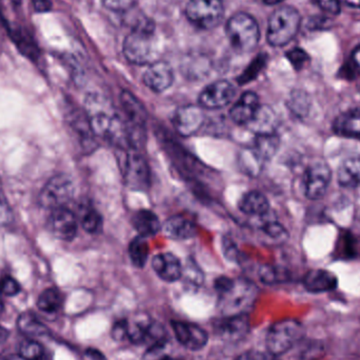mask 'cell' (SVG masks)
I'll return each instance as SVG.
<instances>
[{
	"instance_id": "obj_1",
	"label": "cell",
	"mask_w": 360,
	"mask_h": 360,
	"mask_svg": "<svg viewBox=\"0 0 360 360\" xmlns=\"http://www.w3.org/2000/svg\"><path fill=\"white\" fill-rule=\"evenodd\" d=\"M218 308L224 317L247 315L257 297V287L245 278L220 277L216 281Z\"/></svg>"
},
{
	"instance_id": "obj_2",
	"label": "cell",
	"mask_w": 360,
	"mask_h": 360,
	"mask_svg": "<svg viewBox=\"0 0 360 360\" xmlns=\"http://www.w3.org/2000/svg\"><path fill=\"white\" fill-rule=\"evenodd\" d=\"M154 44V25L146 20L136 25L124 39V56L134 65H147L155 53Z\"/></svg>"
},
{
	"instance_id": "obj_3",
	"label": "cell",
	"mask_w": 360,
	"mask_h": 360,
	"mask_svg": "<svg viewBox=\"0 0 360 360\" xmlns=\"http://www.w3.org/2000/svg\"><path fill=\"white\" fill-rule=\"evenodd\" d=\"M300 15L291 6L277 8L271 15L268 25V41L274 46L289 44L300 27Z\"/></svg>"
},
{
	"instance_id": "obj_4",
	"label": "cell",
	"mask_w": 360,
	"mask_h": 360,
	"mask_svg": "<svg viewBox=\"0 0 360 360\" xmlns=\"http://www.w3.org/2000/svg\"><path fill=\"white\" fill-rule=\"evenodd\" d=\"M120 103L126 118L124 124L128 132L129 146L137 149L145 143L147 111L143 103L128 91H124L120 95Z\"/></svg>"
},
{
	"instance_id": "obj_5",
	"label": "cell",
	"mask_w": 360,
	"mask_h": 360,
	"mask_svg": "<svg viewBox=\"0 0 360 360\" xmlns=\"http://www.w3.org/2000/svg\"><path fill=\"white\" fill-rule=\"evenodd\" d=\"M231 44L239 52H251L257 46L260 32L257 22L245 13L235 14L226 25Z\"/></svg>"
},
{
	"instance_id": "obj_6",
	"label": "cell",
	"mask_w": 360,
	"mask_h": 360,
	"mask_svg": "<svg viewBox=\"0 0 360 360\" xmlns=\"http://www.w3.org/2000/svg\"><path fill=\"white\" fill-rule=\"evenodd\" d=\"M304 335V328L295 319L277 321L269 330L266 348L273 356L285 354L291 350Z\"/></svg>"
},
{
	"instance_id": "obj_7",
	"label": "cell",
	"mask_w": 360,
	"mask_h": 360,
	"mask_svg": "<svg viewBox=\"0 0 360 360\" xmlns=\"http://www.w3.org/2000/svg\"><path fill=\"white\" fill-rule=\"evenodd\" d=\"M120 149V171L127 186L132 190H146L150 184V170L145 158L133 148Z\"/></svg>"
},
{
	"instance_id": "obj_8",
	"label": "cell",
	"mask_w": 360,
	"mask_h": 360,
	"mask_svg": "<svg viewBox=\"0 0 360 360\" xmlns=\"http://www.w3.org/2000/svg\"><path fill=\"white\" fill-rule=\"evenodd\" d=\"M75 186L71 177L65 174L52 177L40 193V203L46 209L52 210L63 207L73 198Z\"/></svg>"
},
{
	"instance_id": "obj_9",
	"label": "cell",
	"mask_w": 360,
	"mask_h": 360,
	"mask_svg": "<svg viewBox=\"0 0 360 360\" xmlns=\"http://www.w3.org/2000/svg\"><path fill=\"white\" fill-rule=\"evenodd\" d=\"M186 16L191 22L201 29L217 27L224 17V6L220 0H190Z\"/></svg>"
},
{
	"instance_id": "obj_10",
	"label": "cell",
	"mask_w": 360,
	"mask_h": 360,
	"mask_svg": "<svg viewBox=\"0 0 360 360\" xmlns=\"http://www.w3.org/2000/svg\"><path fill=\"white\" fill-rule=\"evenodd\" d=\"M332 179L330 167L325 162L311 165L302 177V190L307 198L317 200L327 193Z\"/></svg>"
},
{
	"instance_id": "obj_11",
	"label": "cell",
	"mask_w": 360,
	"mask_h": 360,
	"mask_svg": "<svg viewBox=\"0 0 360 360\" xmlns=\"http://www.w3.org/2000/svg\"><path fill=\"white\" fill-rule=\"evenodd\" d=\"M236 94L234 86L226 80L213 82L201 92L199 103L205 109H221L228 105Z\"/></svg>"
},
{
	"instance_id": "obj_12",
	"label": "cell",
	"mask_w": 360,
	"mask_h": 360,
	"mask_svg": "<svg viewBox=\"0 0 360 360\" xmlns=\"http://www.w3.org/2000/svg\"><path fill=\"white\" fill-rule=\"evenodd\" d=\"M49 226L55 237L61 240L70 241L77 234V218L67 207H58L52 210L49 218Z\"/></svg>"
},
{
	"instance_id": "obj_13",
	"label": "cell",
	"mask_w": 360,
	"mask_h": 360,
	"mask_svg": "<svg viewBox=\"0 0 360 360\" xmlns=\"http://www.w3.org/2000/svg\"><path fill=\"white\" fill-rule=\"evenodd\" d=\"M205 122L202 108L199 105H188L179 108L173 118V124L177 132L182 136L195 134Z\"/></svg>"
},
{
	"instance_id": "obj_14",
	"label": "cell",
	"mask_w": 360,
	"mask_h": 360,
	"mask_svg": "<svg viewBox=\"0 0 360 360\" xmlns=\"http://www.w3.org/2000/svg\"><path fill=\"white\" fill-rule=\"evenodd\" d=\"M171 325L179 344L188 350L198 351L207 345L209 338L207 332L198 326L184 321H172Z\"/></svg>"
},
{
	"instance_id": "obj_15",
	"label": "cell",
	"mask_w": 360,
	"mask_h": 360,
	"mask_svg": "<svg viewBox=\"0 0 360 360\" xmlns=\"http://www.w3.org/2000/svg\"><path fill=\"white\" fill-rule=\"evenodd\" d=\"M174 75L172 68L165 61L152 63L143 75V82L150 90L162 93L168 90L173 84Z\"/></svg>"
},
{
	"instance_id": "obj_16",
	"label": "cell",
	"mask_w": 360,
	"mask_h": 360,
	"mask_svg": "<svg viewBox=\"0 0 360 360\" xmlns=\"http://www.w3.org/2000/svg\"><path fill=\"white\" fill-rule=\"evenodd\" d=\"M156 274L167 283H174L182 276V266L179 258L171 253H162L152 260Z\"/></svg>"
},
{
	"instance_id": "obj_17",
	"label": "cell",
	"mask_w": 360,
	"mask_h": 360,
	"mask_svg": "<svg viewBox=\"0 0 360 360\" xmlns=\"http://www.w3.org/2000/svg\"><path fill=\"white\" fill-rule=\"evenodd\" d=\"M249 331V321L247 315L224 317L216 326V332L222 340L236 342L243 338Z\"/></svg>"
},
{
	"instance_id": "obj_18",
	"label": "cell",
	"mask_w": 360,
	"mask_h": 360,
	"mask_svg": "<svg viewBox=\"0 0 360 360\" xmlns=\"http://www.w3.org/2000/svg\"><path fill=\"white\" fill-rule=\"evenodd\" d=\"M260 107L259 99L253 92H245L231 109L230 116L237 124H248Z\"/></svg>"
},
{
	"instance_id": "obj_19",
	"label": "cell",
	"mask_w": 360,
	"mask_h": 360,
	"mask_svg": "<svg viewBox=\"0 0 360 360\" xmlns=\"http://www.w3.org/2000/svg\"><path fill=\"white\" fill-rule=\"evenodd\" d=\"M277 124H278V120H277L274 110L268 105H260L255 115L247 126L257 136V135L275 134Z\"/></svg>"
},
{
	"instance_id": "obj_20",
	"label": "cell",
	"mask_w": 360,
	"mask_h": 360,
	"mask_svg": "<svg viewBox=\"0 0 360 360\" xmlns=\"http://www.w3.org/2000/svg\"><path fill=\"white\" fill-rule=\"evenodd\" d=\"M164 232L169 238L175 240H186L196 235L197 228L194 222L182 215L169 218L164 224Z\"/></svg>"
},
{
	"instance_id": "obj_21",
	"label": "cell",
	"mask_w": 360,
	"mask_h": 360,
	"mask_svg": "<svg viewBox=\"0 0 360 360\" xmlns=\"http://www.w3.org/2000/svg\"><path fill=\"white\" fill-rule=\"evenodd\" d=\"M304 285L309 292L323 293L338 287V277L327 270H313L304 276Z\"/></svg>"
},
{
	"instance_id": "obj_22",
	"label": "cell",
	"mask_w": 360,
	"mask_h": 360,
	"mask_svg": "<svg viewBox=\"0 0 360 360\" xmlns=\"http://www.w3.org/2000/svg\"><path fill=\"white\" fill-rule=\"evenodd\" d=\"M334 131L340 136L360 141V108L340 114L334 122Z\"/></svg>"
},
{
	"instance_id": "obj_23",
	"label": "cell",
	"mask_w": 360,
	"mask_h": 360,
	"mask_svg": "<svg viewBox=\"0 0 360 360\" xmlns=\"http://www.w3.org/2000/svg\"><path fill=\"white\" fill-rule=\"evenodd\" d=\"M238 207L243 213L258 216L266 215L270 209L268 199L258 191L245 193L241 197Z\"/></svg>"
},
{
	"instance_id": "obj_24",
	"label": "cell",
	"mask_w": 360,
	"mask_h": 360,
	"mask_svg": "<svg viewBox=\"0 0 360 360\" xmlns=\"http://www.w3.org/2000/svg\"><path fill=\"white\" fill-rule=\"evenodd\" d=\"M133 226L143 237L153 236L162 229L160 218L150 210H141L133 217Z\"/></svg>"
},
{
	"instance_id": "obj_25",
	"label": "cell",
	"mask_w": 360,
	"mask_h": 360,
	"mask_svg": "<svg viewBox=\"0 0 360 360\" xmlns=\"http://www.w3.org/2000/svg\"><path fill=\"white\" fill-rule=\"evenodd\" d=\"M338 182L345 188H356L360 186V156L345 160L338 172Z\"/></svg>"
},
{
	"instance_id": "obj_26",
	"label": "cell",
	"mask_w": 360,
	"mask_h": 360,
	"mask_svg": "<svg viewBox=\"0 0 360 360\" xmlns=\"http://www.w3.org/2000/svg\"><path fill=\"white\" fill-rule=\"evenodd\" d=\"M17 328L27 338H44L48 335L49 330L44 323L32 312H25L17 319Z\"/></svg>"
},
{
	"instance_id": "obj_27",
	"label": "cell",
	"mask_w": 360,
	"mask_h": 360,
	"mask_svg": "<svg viewBox=\"0 0 360 360\" xmlns=\"http://www.w3.org/2000/svg\"><path fill=\"white\" fill-rule=\"evenodd\" d=\"M239 164L245 173L252 176H256L262 172L266 162L252 147L241 151L240 155H239Z\"/></svg>"
},
{
	"instance_id": "obj_28",
	"label": "cell",
	"mask_w": 360,
	"mask_h": 360,
	"mask_svg": "<svg viewBox=\"0 0 360 360\" xmlns=\"http://www.w3.org/2000/svg\"><path fill=\"white\" fill-rule=\"evenodd\" d=\"M279 147V139L276 134L257 135L253 148L262 156L264 162L270 160Z\"/></svg>"
},
{
	"instance_id": "obj_29",
	"label": "cell",
	"mask_w": 360,
	"mask_h": 360,
	"mask_svg": "<svg viewBox=\"0 0 360 360\" xmlns=\"http://www.w3.org/2000/svg\"><path fill=\"white\" fill-rule=\"evenodd\" d=\"M63 304V295L55 288H49L40 294L37 300V307L42 312L54 313L60 309Z\"/></svg>"
},
{
	"instance_id": "obj_30",
	"label": "cell",
	"mask_w": 360,
	"mask_h": 360,
	"mask_svg": "<svg viewBox=\"0 0 360 360\" xmlns=\"http://www.w3.org/2000/svg\"><path fill=\"white\" fill-rule=\"evenodd\" d=\"M149 245H148L147 239H146V237L141 236V235L135 237L129 245L131 260L139 268L145 266L148 256H149Z\"/></svg>"
},
{
	"instance_id": "obj_31",
	"label": "cell",
	"mask_w": 360,
	"mask_h": 360,
	"mask_svg": "<svg viewBox=\"0 0 360 360\" xmlns=\"http://www.w3.org/2000/svg\"><path fill=\"white\" fill-rule=\"evenodd\" d=\"M288 273L285 269L278 266H262L259 270L260 281L266 285H275V283H283L288 279Z\"/></svg>"
},
{
	"instance_id": "obj_32",
	"label": "cell",
	"mask_w": 360,
	"mask_h": 360,
	"mask_svg": "<svg viewBox=\"0 0 360 360\" xmlns=\"http://www.w3.org/2000/svg\"><path fill=\"white\" fill-rule=\"evenodd\" d=\"M82 228L91 234H96L103 229V217L101 214L94 209H89L84 212L82 218Z\"/></svg>"
},
{
	"instance_id": "obj_33",
	"label": "cell",
	"mask_w": 360,
	"mask_h": 360,
	"mask_svg": "<svg viewBox=\"0 0 360 360\" xmlns=\"http://www.w3.org/2000/svg\"><path fill=\"white\" fill-rule=\"evenodd\" d=\"M18 355L27 360H39L44 355V348L35 340H25L19 347Z\"/></svg>"
},
{
	"instance_id": "obj_34",
	"label": "cell",
	"mask_w": 360,
	"mask_h": 360,
	"mask_svg": "<svg viewBox=\"0 0 360 360\" xmlns=\"http://www.w3.org/2000/svg\"><path fill=\"white\" fill-rule=\"evenodd\" d=\"M289 108L294 114L298 116L304 115L308 112V97L302 92H295L291 95L289 101Z\"/></svg>"
},
{
	"instance_id": "obj_35",
	"label": "cell",
	"mask_w": 360,
	"mask_h": 360,
	"mask_svg": "<svg viewBox=\"0 0 360 360\" xmlns=\"http://www.w3.org/2000/svg\"><path fill=\"white\" fill-rule=\"evenodd\" d=\"M262 230L266 236L274 240H283L287 238V231L276 220H266Z\"/></svg>"
},
{
	"instance_id": "obj_36",
	"label": "cell",
	"mask_w": 360,
	"mask_h": 360,
	"mask_svg": "<svg viewBox=\"0 0 360 360\" xmlns=\"http://www.w3.org/2000/svg\"><path fill=\"white\" fill-rule=\"evenodd\" d=\"M264 65V58L262 57H258L255 61L251 63L249 68L243 72V75L238 78V82H240L241 84H247V82H251L253 80L256 76L259 74V72L262 71V67Z\"/></svg>"
},
{
	"instance_id": "obj_37",
	"label": "cell",
	"mask_w": 360,
	"mask_h": 360,
	"mask_svg": "<svg viewBox=\"0 0 360 360\" xmlns=\"http://www.w3.org/2000/svg\"><path fill=\"white\" fill-rule=\"evenodd\" d=\"M287 57L290 63H291V65H293L296 70L302 69L304 65L308 63L309 59H310L307 52H304L302 49L300 48L293 49V50L290 51L287 54Z\"/></svg>"
},
{
	"instance_id": "obj_38",
	"label": "cell",
	"mask_w": 360,
	"mask_h": 360,
	"mask_svg": "<svg viewBox=\"0 0 360 360\" xmlns=\"http://www.w3.org/2000/svg\"><path fill=\"white\" fill-rule=\"evenodd\" d=\"M360 75V46L353 51L351 61L345 68V77L355 78Z\"/></svg>"
},
{
	"instance_id": "obj_39",
	"label": "cell",
	"mask_w": 360,
	"mask_h": 360,
	"mask_svg": "<svg viewBox=\"0 0 360 360\" xmlns=\"http://www.w3.org/2000/svg\"><path fill=\"white\" fill-rule=\"evenodd\" d=\"M13 219L12 210L8 205V199L4 195V190L0 186V224L6 226L10 224Z\"/></svg>"
},
{
	"instance_id": "obj_40",
	"label": "cell",
	"mask_w": 360,
	"mask_h": 360,
	"mask_svg": "<svg viewBox=\"0 0 360 360\" xmlns=\"http://www.w3.org/2000/svg\"><path fill=\"white\" fill-rule=\"evenodd\" d=\"M103 6L114 12H124L136 4L137 0H101Z\"/></svg>"
},
{
	"instance_id": "obj_41",
	"label": "cell",
	"mask_w": 360,
	"mask_h": 360,
	"mask_svg": "<svg viewBox=\"0 0 360 360\" xmlns=\"http://www.w3.org/2000/svg\"><path fill=\"white\" fill-rule=\"evenodd\" d=\"M182 276L186 277L188 283H194V285H199L202 281V274L198 270V266L191 262H188L186 268L182 269Z\"/></svg>"
},
{
	"instance_id": "obj_42",
	"label": "cell",
	"mask_w": 360,
	"mask_h": 360,
	"mask_svg": "<svg viewBox=\"0 0 360 360\" xmlns=\"http://www.w3.org/2000/svg\"><path fill=\"white\" fill-rule=\"evenodd\" d=\"M0 291L4 295L14 296L17 295L20 291V285L12 277H6L0 281Z\"/></svg>"
},
{
	"instance_id": "obj_43",
	"label": "cell",
	"mask_w": 360,
	"mask_h": 360,
	"mask_svg": "<svg viewBox=\"0 0 360 360\" xmlns=\"http://www.w3.org/2000/svg\"><path fill=\"white\" fill-rule=\"evenodd\" d=\"M314 1L327 14H340V0H314Z\"/></svg>"
},
{
	"instance_id": "obj_44",
	"label": "cell",
	"mask_w": 360,
	"mask_h": 360,
	"mask_svg": "<svg viewBox=\"0 0 360 360\" xmlns=\"http://www.w3.org/2000/svg\"><path fill=\"white\" fill-rule=\"evenodd\" d=\"M112 335L118 342H124V340H128V326H127V321H120L114 325L113 330H112Z\"/></svg>"
},
{
	"instance_id": "obj_45",
	"label": "cell",
	"mask_w": 360,
	"mask_h": 360,
	"mask_svg": "<svg viewBox=\"0 0 360 360\" xmlns=\"http://www.w3.org/2000/svg\"><path fill=\"white\" fill-rule=\"evenodd\" d=\"M273 355L264 354L262 352H255V351H250V352L243 353V354L239 355L235 360H273Z\"/></svg>"
},
{
	"instance_id": "obj_46",
	"label": "cell",
	"mask_w": 360,
	"mask_h": 360,
	"mask_svg": "<svg viewBox=\"0 0 360 360\" xmlns=\"http://www.w3.org/2000/svg\"><path fill=\"white\" fill-rule=\"evenodd\" d=\"M224 252L230 260H236L238 258V251L232 240H228V239L224 240Z\"/></svg>"
},
{
	"instance_id": "obj_47",
	"label": "cell",
	"mask_w": 360,
	"mask_h": 360,
	"mask_svg": "<svg viewBox=\"0 0 360 360\" xmlns=\"http://www.w3.org/2000/svg\"><path fill=\"white\" fill-rule=\"evenodd\" d=\"M33 2L34 8L38 12H46L51 8L50 0H32Z\"/></svg>"
},
{
	"instance_id": "obj_48",
	"label": "cell",
	"mask_w": 360,
	"mask_h": 360,
	"mask_svg": "<svg viewBox=\"0 0 360 360\" xmlns=\"http://www.w3.org/2000/svg\"><path fill=\"white\" fill-rule=\"evenodd\" d=\"M86 355L92 360H105V356L99 351L89 350L86 351Z\"/></svg>"
},
{
	"instance_id": "obj_49",
	"label": "cell",
	"mask_w": 360,
	"mask_h": 360,
	"mask_svg": "<svg viewBox=\"0 0 360 360\" xmlns=\"http://www.w3.org/2000/svg\"><path fill=\"white\" fill-rule=\"evenodd\" d=\"M347 6L360 8V0H342Z\"/></svg>"
},
{
	"instance_id": "obj_50",
	"label": "cell",
	"mask_w": 360,
	"mask_h": 360,
	"mask_svg": "<svg viewBox=\"0 0 360 360\" xmlns=\"http://www.w3.org/2000/svg\"><path fill=\"white\" fill-rule=\"evenodd\" d=\"M8 332L6 331V329H4V327H1L0 326V342H6V338H8Z\"/></svg>"
},
{
	"instance_id": "obj_51",
	"label": "cell",
	"mask_w": 360,
	"mask_h": 360,
	"mask_svg": "<svg viewBox=\"0 0 360 360\" xmlns=\"http://www.w3.org/2000/svg\"><path fill=\"white\" fill-rule=\"evenodd\" d=\"M264 2H266V4H269V6H274V4H279V2L283 1V0H264Z\"/></svg>"
},
{
	"instance_id": "obj_52",
	"label": "cell",
	"mask_w": 360,
	"mask_h": 360,
	"mask_svg": "<svg viewBox=\"0 0 360 360\" xmlns=\"http://www.w3.org/2000/svg\"><path fill=\"white\" fill-rule=\"evenodd\" d=\"M8 360H27V359H22V357H21L20 355H13V356L8 357Z\"/></svg>"
},
{
	"instance_id": "obj_53",
	"label": "cell",
	"mask_w": 360,
	"mask_h": 360,
	"mask_svg": "<svg viewBox=\"0 0 360 360\" xmlns=\"http://www.w3.org/2000/svg\"><path fill=\"white\" fill-rule=\"evenodd\" d=\"M2 295H4V294H2L1 291H0V311H1L2 309H4V302H2Z\"/></svg>"
},
{
	"instance_id": "obj_54",
	"label": "cell",
	"mask_w": 360,
	"mask_h": 360,
	"mask_svg": "<svg viewBox=\"0 0 360 360\" xmlns=\"http://www.w3.org/2000/svg\"><path fill=\"white\" fill-rule=\"evenodd\" d=\"M160 360H176V359H171V357H164V359H162Z\"/></svg>"
}]
</instances>
